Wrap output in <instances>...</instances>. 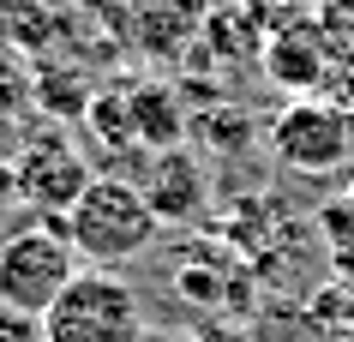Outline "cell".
<instances>
[{
    "label": "cell",
    "instance_id": "cell-1",
    "mask_svg": "<svg viewBox=\"0 0 354 342\" xmlns=\"http://www.w3.org/2000/svg\"><path fill=\"white\" fill-rule=\"evenodd\" d=\"M60 228H66V240H73V252L84 265L109 270V265L138 258L156 240L162 216L150 210L138 180H127V174H96L91 187L78 192V205L60 216Z\"/></svg>",
    "mask_w": 354,
    "mask_h": 342
},
{
    "label": "cell",
    "instance_id": "cell-2",
    "mask_svg": "<svg viewBox=\"0 0 354 342\" xmlns=\"http://www.w3.org/2000/svg\"><path fill=\"white\" fill-rule=\"evenodd\" d=\"M114 55L138 66H180L210 24V0H96Z\"/></svg>",
    "mask_w": 354,
    "mask_h": 342
},
{
    "label": "cell",
    "instance_id": "cell-3",
    "mask_svg": "<svg viewBox=\"0 0 354 342\" xmlns=\"http://www.w3.org/2000/svg\"><path fill=\"white\" fill-rule=\"evenodd\" d=\"M73 283H78V252L60 222H30L0 247V306L19 319L42 324Z\"/></svg>",
    "mask_w": 354,
    "mask_h": 342
},
{
    "label": "cell",
    "instance_id": "cell-4",
    "mask_svg": "<svg viewBox=\"0 0 354 342\" xmlns=\"http://www.w3.org/2000/svg\"><path fill=\"white\" fill-rule=\"evenodd\" d=\"M42 342H145V306L120 276L78 270V283L42 319Z\"/></svg>",
    "mask_w": 354,
    "mask_h": 342
},
{
    "label": "cell",
    "instance_id": "cell-5",
    "mask_svg": "<svg viewBox=\"0 0 354 342\" xmlns=\"http://www.w3.org/2000/svg\"><path fill=\"white\" fill-rule=\"evenodd\" d=\"M354 151V120L330 96H295L270 120V156L295 174H336Z\"/></svg>",
    "mask_w": 354,
    "mask_h": 342
},
{
    "label": "cell",
    "instance_id": "cell-6",
    "mask_svg": "<svg viewBox=\"0 0 354 342\" xmlns=\"http://www.w3.org/2000/svg\"><path fill=\"white\" fill-rule=\"evenodd\" d=\"M6 169H12V198H24L42 222H60L78 205V192L96 180L66 133H30Z\"/></svg>",
    "mask_w": 354,
    "mask_h": 342
},
{
    "label": "cell",
    "instance_id": "cell-7",
    "mask_svg": "<svg viewBox=\"0 0 354 342\" xmlns=\"http://www.w3.org/2000/svg\"><path fill=\"white\" fill-rule=\"evenodd\" d=\"M264 73H270V84H282V91H324L336 78V55H330V37H324V24H318V12H306V19L282 24V30H270L259 48Z\"/></svg>",
    "mask_w": 354,
    "mask_h": 342
},
{
    "label": "cell",
    "instance_id": "cell-8",
    "mask_svg": "<svg viewBox=\"0 0 354 342\" xmlns=\"http://www.w3.org/2000/svg\"><path fill=\"white\" fill-rule=\"evenodd\" d=\"M138 187H145L150 210H156L162 222H198V216H205V169H198L187 151H156L150 156V174Z\"/></svg>",
    "mask_w": 354,
    "mask_h": 342
},
{
    "label": "cell",
    "instance_id": "cell-9",
    "mask_svg": "<svg viewBox=\"0 0 354 342\" xmlns=\"http://www.w3.org/2000/svg\"><path fill=\"white\" fill-rule=\"evenodd\" d=\"M120 96H127L132 133H138V144H145L150 156L180 144V96H174V84H162V78H138V84H120Z\"/></svg>",
    "mask_w": 354,
    "mask_h": 342
},
{
    "label": "cell",
    "instance_id": "cell-10",
    "mask_svg": "<svg viewBox=\"0 0 354 342\" xmlns=\"http://www.w3.org/2000/svg\"><path fill=\"white\" fill-rule=\"evenodd\" d=\"M60 30V12L48 0H0V48L6 55H42Z\"/></svg>",
    "mask_w": 354,
    "mask_h": 342
},
{
    "label": "cell",
    "instance_id": "cell-11",
    "mask_svg": "<svg viewBox=\"0 0 354 342\" xmlns=\"http://www.w3.org/2000/svg\"><path fill=\"white\" fill-rule=\"evenodd\" d=\"M318 24L330 37L336 66H354V0H318Z\"/></svg>",
    "mask_w": 354,
    "mask_h": 342
},
{
    "label": "cell",
    "instance_id": "cell-12",
    "mask_svg": "<svg viewBox=\"0 0 354 342\" xmlns=\"http://www.w3.org/2000/svg\"><path fill=\"white\" fill-rule=\"evenodd\" d=\"M0 342H42V324L37 319H19V312L0 306Z\"/></svg>",
    "mask_w": 354,
    "mask_h": 342
},
{
    "label": "cell",
    "instance_id": "cell-13",
    "mask_svg": "<svg viewBox=\"0 0 354 342\" xmlns=\"http://www.w3.org/2000/svg\"><path fill=\"white\" fill-rule=\"evenodd\" d=\"M330 265H336V276H342V283L354 288V240H348L342 252H330Z\"/></svg>",
    "mask_w": 354,
    "mask_h": 342
},
{
    "label": "cell",
    "instance_id": "cell-14",
    "mask_svg": "<svg viewBox=\"0 0 354 342\" xmlns=\"http://www.w3.org/2000/svg\"><path fill=\"white\" fill-rule=\"evenodd\" d=\"M48 6H55L60 19H66V12H73V6H96V0H48Z\"/></svg>",
    "mask_w": 354,
    "mask_h": 342
},
{
    "label": "cell",
    "instance_id": "cell-15",
    "mask_svg": "<svg viewBox=\"0 0 354 342\" xmlns=\"http://www.w3.org/2000/svg\"><path fill=\"white\" fill-rule=\"evenodd\" d=\"M6 192H12V169H0V198H6Z\"/></svg>",
    "mask_w": 354,
    "mask_h": 342
}]
</instances>
